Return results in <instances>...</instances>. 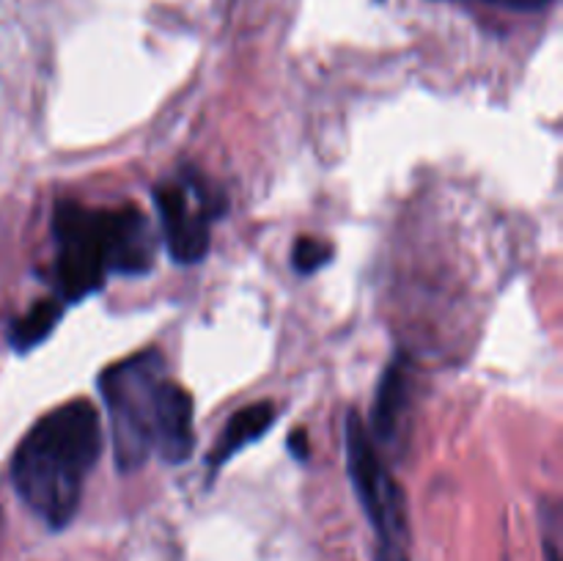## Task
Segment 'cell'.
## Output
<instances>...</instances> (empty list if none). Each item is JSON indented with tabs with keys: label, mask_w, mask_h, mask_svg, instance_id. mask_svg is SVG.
Wrapping results in <instances>:
<instances>
[{
	"label": "cell",
	"mask_w": 563,
	"mask_h": 561,
	"mask_svg": "<svg viewBox=\"0 0 563 561\" xmlns=\"http://www.w3.org/2000/svg\"><path fill=\"white\" fill-rule=\"evenodd\" d=\"M344 460L352 490H355L363 515L372 522L377 539H410L405 493L390 476L385 462L379 460L366 421L355 410L346 413L344 421Z\"/></svg>",
	"instance_id": "obj_5"
},
{
	"label": "cell",
	"mask_w": 563,
	"mask_h": 561,
	"mask_svg": "<svg viewBox=\"0 0 563 561\" xmlns=\"http://www.w3.org/2000/svg\"><path fill=\"white\" fill-rule=\"evenodd\" d=\"M275 418H278V410H275L273 402H253V405L236 410L234 416L229 418V424L223 427V432H220L214 449L209 451L207 465L212 468V471L223 468L225 462L234 460L245 446L262 440L264 435H267V429L275 424Z\"/></svg>",
	"instance_id": "obj_7"
},
{
	"label": "cell",
	"mask_w": 563,
	"mask_h": 561,
	"mask_svg": "<svg viewBox=\"0 0 563 561\" xmlns=\"http://www.w3.org/2000/svg\"><path fill=\"white\" fill-rule=\"evenodd\" d=\"M289 451L295 460H308V435L306 429H295V432L289 435Z\"/></svg>",
	"instance_id": "obj_13"
},
{
	"label": "cell",
	"mask_w": 563,
	"mask_h": 561,
	"mask_svg": "<svg viewBox=\"0 0 563 561\" xmlns=\"http://www.w3.org/2000/svg\"><path fill=\"white\" fill-rule=\"evenodd\" d=\"M487 3L500 6V9H509V11H522V14H533V11L548 9L553 0H487Z\"/></svg>",
	"instance_id": "obj_12"
},
{
	"label": "cell",
	"mask_w": 563,
	"mask_h": 561,
	"mask_svg": "<svg viewBox=\"0 0 563 561\" xmlns=\"http://www.w3.org/2000/svg\"><path fill=\"white\" fill-rule=\"evenodd\" d=\"M163 226L165 245L176 264H198L212 245V220L225 212L223 193L196 168H185L179 179H165L152 190Z\"/></svg>",
	"instance_id": "obj_4"
},
{
	"label": "cell",
	"mask_w": 563,
	"mask_h": 561,
	"mask_svg": "<svg viewBox=\"0 0 563 561\" xmlns=\"http://www.w3.org/2000/svg\"><path fill=\"white\" fill-rule=\"evenodd\" d=\"M102 454V424L88 399H71L38 418L11 457V484L47 528L75 520L88 473Z\"/></svg>",
	"instance_id": "obj_2"
},
{
	"label": "cell",
	"mask_w": 563,
	"mask_h": 561,
	"mask_svg": "<svg viewBox=\"0 0 563 561\" xmlns=\"http://www.w3.org/2000/svg\"><path fill=\"white\" fill-rule=\"evenodd\" d=\"M407 402H410V366L405 363V358L396 355L385 366L383 377L377 383V394H374L372 416H368L366 424L372 440L388 443V440L396 438Z\"/></svg>",
	"instance_id": "obj_6"
},
{
	"label": "cell",
	"mask_w": 563,
	"mask_h": 561,
	"mask_svg": "<svg viewBox=\"0 0 563 561\" xmlns=\"http://www.w3.org/2000/svg\"><path fill=\"white\" fill-rule=\"evenodd\" d=\"M99 394L110 418L119 473H135L152 454L168 465H181L192 454V396L168 377L159 350H141L104 369Z\"/></svg>",
	"instance_id": "obj_1"
},
{
	"label": "cell",
	"mask_w": 563,
	"mask_h": 561,
	"mask_svg": "<svg viewBox=\"0 0 563 561\" xmlns=\"http://www.w3.org/2000/svg\"><path fill=\"white\" fill-rule=\"evenodd\" d=\"M55 289L64 302H80L104 286L108 275H146L157 258V237L135 204L93 209L58 201L53 212Z\"/></svg>",
	"instance_id": "obj_3"
},
{
	"label": "cell",
	"mask_w": 563,
	"mask_h": 561,
	"mask_svg": "<svg viewBox=\"0 0 563 561\" xmlns=\"http://www.w3.org/2000/svg\"><path fill=\"white\" fill-rule=\"evenodd\" d=\"M64 317V300L60 297H44L27 308L22 317H16L9 328V346L14 352H31L42 341L49 339Z\"/></svg>",
	"instance_id": "obj_8"
},
{
	"label": "cell",
	"mask_w": 563,
	"mask_h": 561,
	"mask_svg": "<svg viewBox=\"0 0 563 561\" xmlns=\"http://www.w3.org/2000/svg\"><path fill=\"white\" fill-rule=\"evenodd\" d=\"M542 548L544 559L561 561V504L553 498L542 501Z\"/></svg>",
	"instance_id": "obj_10"
},
{
	"label": "cell",
	"mask_w": 563,
	"mask_h": 561,
	"mask_svg": "<svg viewBox=\"0 0 563 561\" xmlns=\"http://www.w3.org/2000/svg\"><path fill=\"white\" fill-rule=\"evenodd\" d=\"M333 258V245L317 237H297L291 245V267L297 275H313L328 267Z\"/></svg>",
	"instance_id": "obj_9"
},
{
	"label": "cell",
	"mask_w": 563,
	"mask_h": 561,
	"mask_svg": "<svg viewBox=\"0 0 563 561\" xmlns=\"http://www.w3.org/2000/svg\"><path fill=\"white\" fill-rule=\"evenodd\" d=\"M377 561H410L407 539H377Z\"/></svg>",
	"instance_id": "obj_11"
}]
</instances>
